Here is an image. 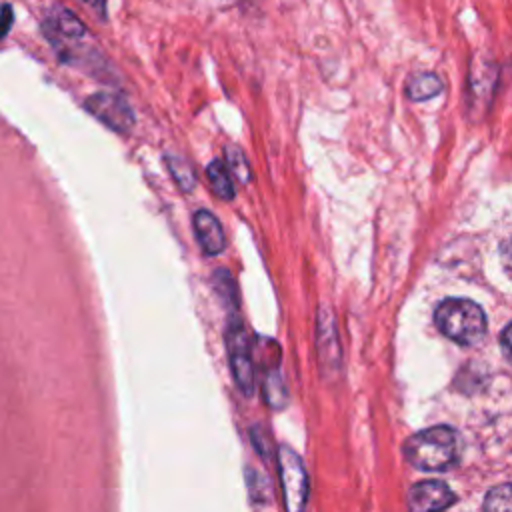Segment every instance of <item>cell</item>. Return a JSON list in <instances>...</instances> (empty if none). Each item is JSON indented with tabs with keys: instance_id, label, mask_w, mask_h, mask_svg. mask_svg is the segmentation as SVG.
Returning <instances> with one entry per match:
<instances>
[{
	"instance_id": "cell-19",
	"label": "cell",
	"mask_w": 512,
	"mask_h": 512,
	"mask_svg": "<svg viewBox=\"0 0 512 512\" xmlns=\"http://www.w3.org/2000/svg\"><path fill=\"white\" fill-rule=\"evenodd\" d=\"M500 260L504 270L512 276V236L500 244Z\"/></svg>"
},
{
	"instance_id": "cell-4",
	"label": "cell",
	"mask_w": 512,
	"mask_h": 512,
	"mask_svg": "<svg viewBox=\"0 0 512 512\" xmlns=\"http://www.w3.org/2000/svg\"><path fill=\"white\" fill-rule=\"evenodd\" d=\"M282 504L286 512H304L308 504V474L302 458L288 446H280L276 454Z\"/></svg>"
},
{
	"instance_id": "cell-6",
	"label": "cell",
	"mask_w": 512,
	"mask_h": 512,
	"mask_svg": "<svg viewBox=\"0 0 512 512\" xmlns=\"http://www.w3.org/2000/svg\"><path fill=\"white\" fill-rule=\"evenodd\" d=\"M450 504H454V492L440 480H422L408 492L410 512H442Z\"/></svg>"
},
{
	"instance_id": "cell-22",
	"label": "cell",
	"mask_w": 512,
	"mask_h": 512,
	"mask_svg": "<svg viewBox=\"0 0 512 512\" xmlns=\"http://www.w3.org/2000/svg\"><path fill=\"white\" fill-rule=\"evenodd\" d=\"M84 4H88L100 18H106V0H82Z\"/></svg>"
},
{
	"instance_id": "cell-20",
	"label": "cell",
	"mask_w": 512,
	"mask_h": 512,
	"mask_svg": "<svg viewBox=\"0 0 512 512\" xmlns=\"http://www.w3.org/2000/svg\"><path fill=\"white\" fill-rule=\"evenodd\" d=\"M500 346L508 362H512V322L502 330L500 334Z\"/></svg>"
},
{
	"instance_id": "cell-17",
	"label": "cell",
	"mask_w": 512,
	"mask_h": 512,
	"mask_svg": "<svg viewBox=\"0 0 512 512\" xmlns=\"http://www.w3.org/2000/svg\"><path fill=\"white\" fill-rule=\"evenodd\" d=\"M246 486H248V494L254 502H266L268 498V482L266 476L256 470V468H246Z\"/></svg>"
},
{
	"instance_id": "cell-2",
	"label": "cell",
	"mask_w": 512,
	"mask_h": 512,
	"mask_svg": "<svg viewBox=\"0 0 512 512\" xmlns=\"http://www.w3.org/2000/svg\"><path fill=\"white\" fill-rule=\"evenodd\" d=\"M436 328L456 344L474 346L486 336V314L468 298H446L434 310Z\"/></svg>"
},
{
	"instance_id": "cell-13",
	"label": "cell",
	"mask_w": 512,
	"mask_h": 512,
	"mask_svg": "<svg viewBox=\"0 0 512 512\" xmlns=\"http://www.w3.org/2000/svg\"><path fill=\"white\" fill-rule=\"evenodd\" d=\"M164 162L168 166V172L172 174L174 182L180 186V190L184 192H192L196 186V174L190 166V162L174 152H166L164 154Z\"/></svg>"
},
{
	"instance_id": "cell-3",
	"label": "cell",
	"mask_w": 512,
	"mask_h": 512,
	"mask_svg": "<svg viewBox=\"0 0 512 512\" xmlns=\"http://www.w3.org/2000/svg\"><path fill=\"white\" fill-rule=\"evenodd\" d=\"M224 340H226L228 364H230L234 386L244 398H250L256 388V370H254L248 332L236 314H230L228 318Z\"/></svg>"
},
{
	"instance_id": "cell-11",
	"label": "cell",
	"mask_w": 512,
	"mask_h": 512,
	"mask_svg": "<svg viewBox=\"0 0 512 512\" xmlns=\"http://www.w3.org/2000/svg\"><path fill=\"white\" fill-rule=\"evenodd\" d=\"M442 92V80L434 72L412 74L406 82V94L410 100L422 102Z\"/></svg>"
},
{
	"instance_id": "cell-12",
	"label": "cell",
	"mask_w": 512,
	"mask_h": 512,
	"mask_svg": "<svg viewBox=\"0 0 512 512\" xmlns=\"http://www.w3.org/2000/svg\"><path fill=\"white\" fill-rule=\"evenodd\" d=\"M206 176H208V182H210V188L212 192L220 198V200H232L236 190H234V182H232V176L228 172V168L220 162V160H212L206 168Z\"/></svg>"
},
{
	"instance_id": "cell-16",
	"label": "cell",
	"mask_w": 512,
	"mask_h": 512,
	"mask_svg": "<svg viewBox=\"0 0 512 512\" xmlns=\"http://www.w3.org/2000/svg\"><path fill=\"white\" fill-rule=\"evenodd\" d=\"M484 512H512V484H498L486 492Z\"/></svg>"
},
{
	"instance_id": "cell-5",
	"label": "cell",
	"mask_w": 512,
	"mask_h": 512,
	"mask_svg": "<svg viewBox=\"0 0 512 512\" xmlns=\"http://www.w3.org/2000/svg\"><path fill=\"white\" fill-rule=\"evenodd\" d=\"M86 110L98 118L102 124H106L110 130L128 134L134 128L136 116L128 100L114 92H94L84 102Z\"/></svg>"
},
{
	"instance_id": "cell-15",
	"label": "cell",
	"mask_w": 512,
	"mask_h": 512,
	"mask_svg": "<svg viewBox=\"0 0 512 512\" xmlns=\"http://www.w3.org/2000/svg\"><path fill=\"white\" fill-rule=\"evenodd\" d=\"M224 158H226V164H224V166L228 168L230 176H232L238 184H248V182L252 180L250 164H248V160H246L244 152H242L238 146L228 144V146H226V154H224Z\"/></svg>"
},
{
	"instance_id": "cell-8",
	"label": "cell",
	"mask_w": 512,
	"mask_h": 512,
	"mask_svg": "<svg viewBox=\"0 0 512 512\" xmlns=\"http://www.w3.org/2000/svg\"><path fill=\"white\" fill-rule=\"evenodd\" d=\"M192 228H194L196 242L206 256H216L224 250L226 236H224L222 224L210 210L206 208L196 210L192 216Z\"/></svg>"
},
{
	"instance_id": "cell-7",
	"label": "cell",
	"mask_w": 512,
	"mask_h": 512,
	"mask_svg": "<svg viewBox=\"0 0 512 512\" xmlns=\"http://www.w3.org/2000/svg\"><path fill=\"white\" fill-rule=\"evenodd\" d=\"M44 30L48 40H62V42H82L88 36L84 24L60 4H54L48 10Z\"/></svg>"
},
{
	"instance_id": "cell-18",
	"label": "cell",
	"mask_w": 512,
	"mask_h": 512,
	"mask_svg": "<svg viewBox=\"0 0 512 512\" xmlns=\"http://www.w3.org/2000/svg\"><path fill=\"white\" fill-rule=\"evenodd\" d=\"M248 438H250V444L256 450V454L262 460H270V456H272V440H270L266 428L260 426V424H252L250 430H248Z\"/></svg>"
},
{
	"instance_id": "cell-9",
	"label": "cell",
	"mask_w": 512,
	"mask_h": 512,
	"mask_svg": "<svg viewBox=\"0 0 512 512\" xmlns=\"http://www.w3.org/2000/svg\"><path fill=\"white\" fill-rule=\"evenodd\" d=\"M316 346H318V358L322 368H336L338 360V344H336V332H334V322L328 310L318 312V322H316Z\"/></svg>"
},
{
	"instance_id": "cell-14",
	"label": "cell",
	"mask_w": 512,
	"mask_h": 512,
	"mask_svg": "<svg viewBox=\"0 0 512 512\" xmlns=\"http://www.w3.org/2000/svg\"><path fill=\"white\" fill-rule=\"evenodd\" d=\"M212 284H214V292L220 298V302L228 308L230 314H236L238 292H236V284H234L232 274L226 268H218L212 274Z\"/></svg>"
},
{
	"instance_id": "cell-21",
	"label": "cell",
	"mask_w": 512,
	"mask_h": 512,
	"mask_svg": "<svg viewBox=\"0 0 512 512\" xmlns=\"http://www.w3.org/2000/svg\"><path fill=\"white\" fill-rule=\"evenodd\" d=\"M10 24H12V6L4 4V6H2V12H0V40L8 34Z\"/></svg>"
},
{
	"instance_id": "cell-10",
	"label": "cell",
	"mask_w": 512,
	"mask_h": 512,
	"mask_svg": "<svg viewBox=\"0 0 512 512\" xmlns=\"http://www.w3.org/2000/svg\"><path fill=\"white\" fill-rule=\"evenodd\" d=\"M262 396L266 404L274 410H280L288 402V388L282 376V370L278 366H272L264 374V384H262Z\"/></svg>"
},
{
	"instance_id": "cell-1",
	"label": "cell",
	"mask_w": 512,
	"mask_h": 512,
	"mask_svg": "<svg viewBox=\"0 0 512 512\" xmlns=\"http://www.w3.org/2000/svg\"><path fill=\"white\" fill-rule=\"evenodd\" d=\"M404 458L424 472H444L460 458V438L450 426H434L404 442Z\"/></svg>"
}]
</instances>
